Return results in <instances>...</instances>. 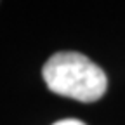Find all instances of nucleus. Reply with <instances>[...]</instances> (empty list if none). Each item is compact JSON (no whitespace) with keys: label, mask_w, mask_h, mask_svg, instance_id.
Returning a JSON list of instances; mask_svg holds the SVG:
<instances>
[{"label":"nucleus","mask_w":125,"mask_h":125,"mask_svg":"<svg viewBox=\"0 0 125 125\" xmlns=\"http://www.w3.org/2000/svg\"><path fill=\"white\" fill-rule=\"evenodd\" d=\"M42 76L54 94L80 103H94L108 89L106 73L78 52H57L43 64Z\"/></svg>","instance_id":"obj_1"},{"label":"nucleus","mask_w":125,"mask_h":125,"mask_svg":"<svg viewBox=\"0 0 125 125\" xmlns=\"http://www.w3.org/2000/svg\"><path fill=\"white\" fill-rule=\"evenodd\" d=\"M54 125H85V123L80 122V120H75V118H64V120L56 122Z\"/></svg>","instance_id":"obj_2"}]
</instances>
